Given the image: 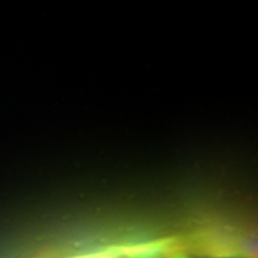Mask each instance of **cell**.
<instances>
[{
	"mask_svg": "<svg viewBox=\"0 0 258 258\" xmlns=\"http://www.w3.org/2000/svg\"><path fill=\"white\" fill-rule=\"evenodd\" d=\"M137 258H185L183 256H177V254H163V253H146L141 254Z\"/></svg>",
	"mask_w": 258,
	"mask_h": 258,
	"instance_id": "cell-1",
	"label": "cell"
}]
</instances>
